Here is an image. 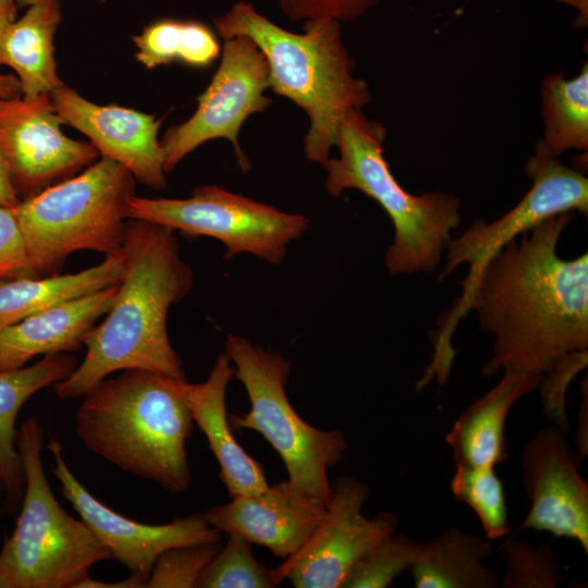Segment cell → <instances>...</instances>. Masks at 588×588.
Masks as SVG:
<instances>
[{
  "mask_svg": "<svg viewBox=\"0 0 588 588\" xmlns=\"http://www.w3.org/2000/svg\"><path fill=\"white\" fill-rule=\"evenodd\" d=\"M573 217L565 212L544 220L468 271L437 339L432 368H451L453 329L469 309L494 338L486 377L507 367L543 376L567 354L588 350V256L567 260L558 254Z\"/></svg>",
  "mask_w": 588,
  "mask_h": 588,
  "instance_id": "1",
  "label": "cell"
},
{
  "mask_svg": "<svg viewBox=\"0 0 588 588\" xmlns=\"http://www.w3.org/2000/svg\"><path fill=\"white\" fill-rule=\"evenodd\" d=\"M121 255L123 269L114 301L100 324L86 335L83 362L54 384L60 399L83 396L119 370L140 369L186 379L167 328L170 307L186 297L194 284L175 231L128 219Z\"/></svg>",
  "mask_w": 588,
  "mask_h": 588,
  "instance_id": "2",
  "label": "cell"
},
{
  "mask_svg": "<svg viewBox=\"0 0 588 588\" xmlns=\"http://www.w3.org/2000/svg\"><path fill=\"white\" fill-rule=\"evenodd\" d=\"M186 381L140 369L105 378L83 395L76 434L123 471L183 492L192 481L185 443L194 424Z\"/></svg>",
  "mask_w": 588,
  "mask_h": 588,
  "instance_id": "3",
  "label": "cell"
},
{
  "mask_svg": "<svg viewBox=\"0 0 588 588\" xmlns=\"http://www.w3.org/2000/svg\"><path fill=\"white\" fill-rule=\"evenodd\" d=\"M213 24L223 39L243 35L257 45L268 63L270 89L308 117L306 158L324 166L345 117L371 101L368 84L353 74L355 62L342 40L341 23L307 20L303 33H292L241 1Z\"/></svg>",
  "mask_w": 588,
  "mask_h": 588,
  "instance_id": "4",
  "label": "cell"
},
{
  "mask_svg": "<svg viewBox=\"0 0 588 588\" xmlns=\"http://www.w3.org/2000/svg\"><path fill=\"white\" fill-rule=\"evenodd\" d=\"M387 131L362 109L351 111L340 125L336 158H329L326 192L338 197L356 189L376 200L390 218L394 235L385 254L389 272H431L440 264L451 233L461 223V199L433 192L413 195L405 191L384 158Z\"/></svg>",
  "mask_w": 588,
  "mask_h": 588,
  "instance_id": "5",
  "label": "cell"
},
{
  "mask_svg": "<svg viewBox=\"0 0 588 588\" xmlns=\"http://www.w3.org/2000/svg\"><path fill=\"white\" fill-rule=\"evenodd\" d=\"M44 438L35 416L16 431L24 492L14 530L0 549V588H75L93 565L112 559L84 520L57 501L42 466Z\"/></svg>",
  "mask_w": 588,
  "mask_h": 588,
  "instance_id": "6",
  "label": "cell"
},
{
  "mask_svg": "<svg viewBox=\"0 0 588 588\" xmlns=\"http://www.w3.org/2000/svg\"><path fill=\"white\" fill-rule=\"evenodd\" d=\"M134 193L133 175L100 157L74 176L11 208L34 275L59 273L68 257L78 250L120 254Z\"/></svg>",
  "mask_w": 588,
  "mask_h": 588,
  "instance_id": "7",
  "label": "cell"
},
{
  "mask_svg": "<svg viewBox=\"0 0 588 588\" xmlns=\"http://www.w3.org/2000/svg\"><path fill=\"white\" fill-rule=\"evenodd\" d=\"M224 353L250 404L247 413L229 417L232 428L259 432L281 456L289 482L328 507L332 487L327 471L347 450L344 434L317 429L296 413L285 391L291 363L279 352L228 335Z\"/></svg>",
  "mask_w": 588,
  "mask_h": 588,
  "instance_id": "8",
  "label": "cell"
},
{
  "mask_svg": "<svg viewBox=\"0 0 588 588\" xmlns=\"http://www.w3.org/2000/svg\"><path fill=\"white\" fill-rule=\"evenodd\" d=\"M128 218L216 238L225 246L226 259L246 253L273 265L285 258L287 246L309 228L303 215L281 211L218 185L197 186L188 198L133 195Z\"/></svg>",
  "mask_w": 588,
  "mask_h": 588,
  "instance_id": "9",
  "label": "cell"
},
{
  "mask_svg": "<svg viewBox=\"0 0 588 588\" xmlns=\"http://www.w3.org/2000/svg\"><path fill=\"white\" fill-rule=\"evenodd\" d=\"M223 40L221 61L210 84L198 97L195 112L164 133L161 145L166 173L201 144L215 138L229 139L242 171L250 169L238 134L250 115L271 105V99L265 95L270 88L269 68L264 53L247 36Z\"/></svg>",
  "mask_w": 588,
  "mask_h": 588,
  "instance_id": "10",
  "label": "cell"
},
{
  "mask_svg": "<svg viewBox=\"0 0 588 588\" xmlns=\"http://www.w3.org/2000/svg\"><path fill=\"white\" fill-rule=\"evenodd\" d=\"M367 483L341 476L332 486L326 516L309 539L272 568L279 586L285 579L296 588H341L356 561L379 541L394 535L397 517L388 512L366 518Z\"/></svg>",
  "mask_w": 588,
  "mask_h": 588,
  "instance_id": "11",
  "label": "cell"
},
{
  "mask_svg": "<svg viewBox=\"0 0 588 588\" xmlns=\"http://www.w3.org/2000/svg\"><path fill=\"white\" fill-rule=\"evenodd\" d=\"M526 173L531 186L515 207L489 223L476 219L461 236L450 241L439 281L462 264H467L469 271L479 268L506 243L549 218L574 211L587 213V177L563 164L542 139L527 160Z\"/></svg>",
  "mask_w": 588,
  "mask_h": 588,
  "instance_id": "12",
  "label": "cell"
},
{
  "mask_svg": "<svg viewBox=\"0 0 588 588\" xmlns=\"http://www.w3.org/2000/svg\"><path fill=\"white\" fill-rule=\"evenodd\" d=\"M62 124L50 93L0 102V150L19 196L30 197L98 159L90 143L68 137Z\"/></svg>",
  "mask_w": 588,
  "mask_h": 588,
  "instance_id": "13",
  "label": "cell"
},
{
  "mask_svg": "<svg viewBox=\"0 0 588 588\" xmlns=\"http://www.w3.org/2000/svg\"><path fill=\"white\" fill-rule=\"evenodd\" d=\"M47 449L53 457L51 473L60 481L63 497L111 556L131 572L149 575L157 558L171 548L220 541L221 531L208 523L204 513L148 525L114 512L75 477L56 436L50 437Z\"/></svg>",
  "mask_w": 588,
  "mask_h": 588,
  "instance_id": "14",
  "label": "cell"
},
{
  "mask_svg": "<svg viewBox=\"0 0 588 588\" xmlns=\"http://www.w3.org/2000/svg\"><path fill=\"white\" fill-rule=\"evenodd\" d=\"M556 425L541 428L522 451V482L530 502L518 530L576 540L588 553V486Z\"/></svg>",
  "mask_w": 588,
  "mask_h": 588,
  "instance_id": "15",
  "label": "cell"
},
{
  "mask_svg": "<svg viewBox=\"0 0 588 588\" xmlns=\"http://www.w3.org/2000/svg\"><path fill=\"white\" fill-rule=\"evenodd\" d=\"M64 124L86 135L100 157L124 167L135 181L166 187L164 152L158 133L163 119L117 105H97L61 82L50 93Z\"/></svg>",
  "mask_w": 588,
  "mask_h": 588,
  "instance_id": "16",
  "label": "cell"
},
{
  "mask_svg": "<svg viewBox=\"0 0 588 588\" xmlns=\"http://www.w3.org/2000/svg\"><path fill=\"white\" fill-rule=\"evenodd\" d=\"M326 513L327 506L286 480L256 494L232 498L204 514L219 531L265 546L284 560L309 539Z\"/></svg>",
  "mask_w": 588,
  "mask_h": 588,
  "instance_id": "17",
  "label": "cell"
},
{
  "mask_svg": "<svg viewBox=\"0 0 588 588\" xmlns=\"http://www.w3.org/2000/svg\"><path fill=\"white\" fill-rule=\"evenodd\" d=\"M118 283L34 314L0 330V371L24 367L37 355L78 350L110 309Z\"/></svg>",
  "mask_w": 588,
  "mask_h": 588,
  "instance_id": "18",
  "label": "cell"
},
{
  "mask_svg": "<svg viewBox=\"0 0 588 588\" xmlns=\"http://www.w3.org/2000/svg\"><path fill=\"white\" fill-rule=\"evenodd\" d=\"M234 372L229 355L221 353L206 381L185 383V399L192 418L205 434L220 465L219 476L231 498L256 494L269 487L260 462L242 448L232 432L225 394Z\"/></svg>",
  "mask_w": 588,
  "mask_h": 588,
  "instance_id": "19",
  "label": "cell"
},
{
  "mask_svg": "<svg viewBox=\"0 0 588 588\" xmlns=\"http://www.w3.org/2000/svg\"><path fill=\"white\" fill-rule=\"evenodd\" d=\"M501 380L455 420L445 441L456 466H497L509 458L505 422L512 406L535 391L543 376L504 368Z\"/></svg>",
  "mask_w": 588,
  "mask_h": 588,
  "instance_id": "20",
  "label": "cell"
},
{
  "mask_svg": "<svg viewBox=\"0 0 588 588\" xmlns=\"http://www.w3.org/2000/svg\"><path fill=\"white\" fill-rule=\"evenodd\" d=\"M70 353L44 355L32 366L0 371V475L5 505L15 511L24 492V473L15 445V422L25 402L36 392L65 379L77 367Z\"/></svg>",
  "mask_w": 588,
  "mask_h": 588,
  "instance_id": "21",
  "label": "cell"
},
{
  "mask_svg": "<svg viewBox=\"0 0 588 588\" xmlns=\"http://www.w3.org/2000/svg\"><path fill=\"white\" fill-rule=\"evenodd\" d=\"M60 21L59 1L34 4L0 36V65L15 72L21 96L51 93L61 83L53 54Z\"/></svg>",
  "mask_w": 588,
  "mask_h": 588,
  "instance_id": "22",
  "label": "cell"
},
{
  "mask_svg": "<svg viewBox=\"0 0 588 588\" xmlns=\"http://www.w3.org/2000/svg\"><path fill=\"white\" fill-rule=\"evenodd\" d=\"M121 253L76 273L0 279V330L34 314L117 284Z\"/></svg>",
  "mask_w": 588,
  "mask_h": 588,
  "instance_id": "23",
  "label": "cell"
},
{
  "mask_svg": "<svg viewBox=\"0 0 588 588\" xmlns=\"http://www.w3.org/2000/svg\"><path fill=\"white\" fill-rule=\"evenodd\" d=\"M488 538L456 527L433 537L412 565L416 588H498L499 574L485 561L492 553Z\"/></svg>",
  "mask_w": 588,
  "mask_h": 588,
  "instance_id": "24",
  "label": "cell"
},
{
  "mask_svg": "<svg viewBox=\"0 0 588 588\" xmlns=\"http://www.w3.org/2000/svg\"><path fill=\"white\" fill-rule=\"evenodd\" d=\"M543 143L556 157L567 150L588 149V65L565 78L562 73L548 75L541 85Z\"/></svg>",
  "mask_w": 588,
  "mask_h": 588,
  "instance_id": "25",
  "label": "cell"
},
{
  "mask_svg": "<svg viewBox=\"0 0 588 588\" xmlns=\"http://www.w3.org/2000/svg\"><path fill=\"white\" fill-rule=\"evenodd\" d=\"M135 58L147 69L173 62L207 68L220 56L212 29L199 21L162 19L133 36Z\"/></svg>",
  "mask_w": 588,
  "mask_h": 588,
  "instance_id": "26",
  "label": "cell"
},
{
  "mask_svg": "<svg viewBox=\"0 0 588 588\" xmlns=\"http://www.w3.org/2000/svg\"><path fill=\"white\" fill-rule=\"evenodd\" d=\"M494 468L460 465L451 478L452 494L475 512L489 540L511 531L504 486Z\"/></svg>",
  "mask_w": 588,
  "mask_h": 588,
  "instance_id": "27",
  "label": "cell"
},
{
  "mask_svg": "<svg viewBox=\"0 0 588 588\" xmlns=\"http://www.w3.org/2000/svg\"><path fill=\"white\" fill-rule=\"evenodd\" d=\"M424 542L392 535L364 553L352 566L341 588H384L418 558Z\"/></svg>",
  "mask_w": 588,
  "mask_h": 588,
  "instance_id": "28",
  "label": "cell"
},
{
  "mask_svg": "<svg viewBox=\"0 0 588 588\" xmlns=\"http://www.w3.org/2000/svg\"><path fill=\"white\" fill-rule=\"evenodd\" d=\"M252 543L229 535L224 547L203 571L198 588H272L278 586L268 569L253 555Z\"/></svg>",
  "mask_w": 588,
  "mask_h": 588,
  "instance_id": "29",
  "label": "cell"
},
{
  "mask_svg": "<svg viewBox=\"0 0 588 588\" xmlns=\"http://www.w3.org/2000/svg\"><path fill=\"white\" fill-rule=\"evenodd\" d=\"M500 551L506 555L502 588H556L564 583L558 560L546 544L506 539Z\"/></svg>",
  "mask_w": 588,
  "mask_h": 588,
  "instance_id": "30",
  "label": "cell"
},
{
  "mask_svg": "<svg viewBox=\"0 0 588 588\" xmlns=\"http://www.w3.org/2000/svg\"><path fill=\"white\" fill-rule=\"evenodd\" d=\"M220 548L219 541L166 550L157 558L145 588L196 587L203 571Z\"/></svg>",
  "mask_w": 588,
  "mask_h": 588,
  "instance_id": "31",
  "label": "cell"
},
{
  "mask_svg": "<svg viewBox=\"0 0 588 588\" xmlns=\"http://www.w3.org/2000/svg\"><path fill=\"white\" fill-rule=\"evenodd\" d=\"M587 362L588 350L569 353L543 375L539 384L544 414L564 431L567 429L566 391L573 378L586 368Z\"/></svg>",
  "mask_w": 588,
  "mask_h": 588,
  "instance_id": "32",
  "label": "cell"
},
{
  "mask_svg": "<svg viewBox=\"0 0 588 588\" xmlns=\"http://www.w3.org/2000/svg\"><path fill=\"white\" fill-rule=\"evenodd\" d=\"M282 12L294 22L330 19L354 22L378 0H278Z\"/></svg>",
  "mask_w": 588,
  "mask_h": 588,
  "instance_id": "33",
  "label": "cell"
},
{
  "mask_svg": "<svg viewBox=\"0 0 588 588\" xmlns=\"http://www.w3.org/2000/svg\"><path fill=\"white\" fill-rule=\"evenodd\" d=\"M35 277L26 244L11 208L0 205V279Z\"/></svg>",
  "mask_w": 588,
  "mask_h": 588,
  "instance_id": "34",
  "label": "cell"
},
{
  "mask_svg": "<svg viewBox=\"0 0 588 588\" xmlns=\"http://www.w3.org/2000/svg\"><path fill=\"white\" fill-rule=\"evenodd\" d=\"M148 577L149 575L137 572H132L126 579L119 581H100L87 576L77 583L75 588H145Z\"/></svg>",
  "mask_w": 588,
  "mask_h": 588,
  "instance_id": "35",
  "label": "cell"
},
{
  "mask_svg": "<svg viewBox=\"0 0 588 588\" xmlns=\"http://www.w3.org/2000/svg\"><path fill=\"white\" fill-rule=\"evenodd\" d=\"M21 200L12 184L4 156L0 150V205L7 208H14Z\"/></svg>",
  "mask_w": 588,
  "mask_h": 588,
  "instance_id": "36",
  "label": "cell"
},
{
  "mask_svg": "<svg viewBox=\"0 0 588 588\" xmlns=\"http://www.w3.org/2000/svg\"><path fill=\"white\" fill-rule=\"evenodd\" d=\"M583 401L578 412L577 431H576V445L578 450L579 461H583L588 454V432H587V383L585 391L583 390Z\"/></svg>",
  "mask_w": 588,
  "mask_h": 588,
  "instance_id": "37",
  "label": "cell"
},
{
  "mask_svg": "<svg viewBox=\"0 0 588 588\" xmlns=\"http://www.w3.org/2000/svg\"><path fill=\"white\" fill-rule=\"evenodd\" d=\"M21 96V86L16 76L0 73V102Z\"/></svg>",
  "mask_w": 588,
  "mask_h": 588,
  "instance_id": "38",
  "label": "cell"
},
{
  "mask_svg": "<svg viewBox=\"0 0 588 588\" xmlns=\"http://www.w3.org/2000/svg\"><path fill=\"white\" fill-rule=\"evenodd\" d=\"M17 7L14 0H0V36L16 20Z\"/></svg>",
  "mask_w": 588,
  "mask_h": 588,
  "instance_id": "39",
  "label": "cell"
},
{
  "mask_svg": "<svg viewBox=\"0 0 588 588\" xmlns=\"http://www.w3.org/2000/svg\"><path fill=\"white\" fill-rule=\"evenodd\" d=\"M7 505H5V486L3 482V479L0 475V518H2L5 514Z\"/></svg>",
  "mask_w": 588,
  "mask_h": 588,
  "instance_id": "40",
  "label": "cell"
},
{
  "mask_svg": "<svg viewBox=\"0 0 588 588\" xmlns=\"http://www.w3.org/2000/svg\"><path fill=\"white\" fill-rule=\"evenodd\" d=\"M16 3L27 4V5H34V4H41V3H50L56 2L58 0H14Z\"/></svg>",
  "mask_w": 588,
  "mask_h": 588,
  "instance_id": "41",
  "label": "cell"
},
{
  "mask_svg": "<svg viewBox=\"0 0 588 588\" xmlns=\"http://www.w3.org/2000/svg\"><path fill=\"white\" fill-rule=\"evenodd\" d=\"M101 1H105V0H101Z\"/></svg>",
  "mask_w": 588,
  "mask_h": 588,
  "instance_id": "42",
  "label": "cell"
}]
</instances>
